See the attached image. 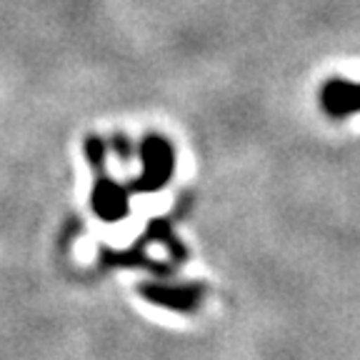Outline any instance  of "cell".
<instances>
[{
  "label": "cell",
  "mask_w": 360,
  "mask_h": 360,
  "mask_svg": "<svg viewBox=\"0 0 360 360\" xmlns=\"http://www.w3.org/2000/svg\"><path fill=\"white\" fill-rule=\"evenodd\" d=\"M323 108L335 118L360 110V85L345 83V80H330L323 88Z\"/></svg>",
  "instance_id": "cell-1"
}]
</instances>
